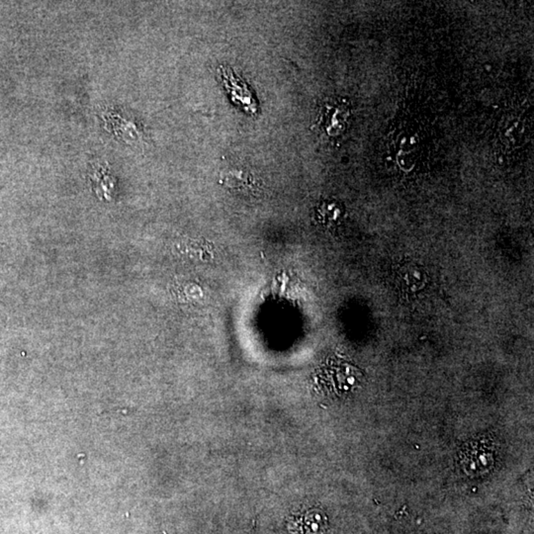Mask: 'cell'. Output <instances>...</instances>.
<instances>
[{"label":"cell","mask_w":534,"mask_h":534,"mask_svg":"<svg viewBox=\"0 0 534 534\" xmlns=\"http://www.w3.org/2000/svg\"><path fill=\"white\" fill-rule=\"evenodd\" d=\"M459 465L466 475L477 477L489 473L495 464V450L490 441L467 443L459 453Z\"/></svg>","instance_id":"1"},{"label":"cell","mask_w":534,"mask_h":534,"mask_svg":"<svg viewBox=\"0 0 534 534\" xmlns=\"http://www.w3.org/2000/svg\"><path fill=\"white\" fill-rule=\"evenodd\" d=\"M219 78H221L226 94L230 96L231 100L244 112L249 114L258 113V103L253 97V92L242 78H239L230 68L219 66Z\"/></svg>","instance_id":"2"},{"label":"cell","mask_w":534,"mask_h":534,"mask_svg":"<svg viewBox=\"0 0 534 534\" xmlns=\"http://www.w3.org/2000/svg\"><path fill=\"white\" fill-rule=\"evenodd\" d=\"M220 184L233 190H253L256 187V181L251 172L244 170H225L220 175Z\"/></svg>","instance_id":"3"},{"label":"cell","mask_w":534,"mask_h":534,"mask_svg":"<svg viewBox=\"0 0 534 534\" xmlns=\"http://www.w3.org/2000/svg\"><path fill=\"white\" fill-rule=\"evenodd\" d=\"M302 533L322 534L327 526L326 515L319 510H310L300 519Z\"/></svg>","instance_id":"4"}]
</instances>
